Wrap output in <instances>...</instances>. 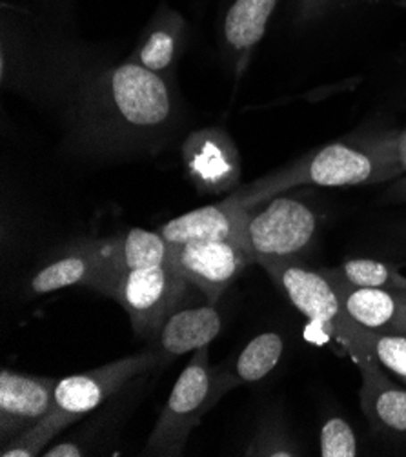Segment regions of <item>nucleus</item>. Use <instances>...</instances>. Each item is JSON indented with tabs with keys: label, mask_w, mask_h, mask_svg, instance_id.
<instances>
[{
	"label": "nucleus",
	"mask_w": 406,
	"mask_h": 457,
	"mask_svg": "<svg viewBox=\"0 0 406 457\" xmlns=\"http://www.w3.org/2000/svg\"><path fill=\"white\" fill-rule=\"evenodd\" d=\"M402 168L395 145L379 146H353L348 143H334L315 154L308 162L283 177H274L253 192L236 195L244 206H255L259 201L272 197L276 192L295 185H318V187H357L369 182L388 179Z\"/></svg>",
	"instance_id": "1"
},
{
	"label": "nucleus",
	"mask_w": 406,
	"mask_h": 457,
	"mask_svg": "<svg viewBox=\"0 0 406 457\" xmlns=\"http://www.w3.org/2000/svg\"><path fill=\"white\" fill-rule=\"evenodd\" d=\"M208 352V346L195 350L186 369L177 378L146 441V455L175 457L183 453L194 428L215 406L213 367Z\"/></svg>",
	"instance_id": "2"
},
{
	"label": "nucleus",
	"mask_w": 406,
	"mask_h": 457,
	"mask_svg": "<svg viewBox=\"0 0 406 457\" xmlns=\"http://www.w3.org/2000/svg\"><path fill=\"white\" fill-rule=\"evenodd\" d=\"M188 285L170 264H157L119 273L94 290L124 308L135 336L155 339L162 323L186 297Z\"/></svg>",
	"instance_id": "3"
},
{
	"label": "nucleus",
	"mask_w": 406,
	"mask_h": 457,
	"mask_svg": "<svg viewBox=\"0 0 406 457\" xmlns=\"http://www.w3.org/2000/svg\"><path fill=\"white\" fill-rule=\"evenodd\" d=\"M318 215L292 197H276L252 213L244 224V245L253 264L294 261L313 243Z\"/></svg>",
	"instance_id": "4"
},
{
	"label": "nucleus",
	"mask_w": 406,
	"mask_h": 457,
	"mask_svg": "<svg viewBox=\"0 0 406 457\" xmlns=\"http://www.w3.org/2000/svg\"><path fill=\"white\" fill-rule=\"evenodd\" d=\"M286 299L310 319L306 332L313 343H327L336 336L337 327L346 317L336 287L323 271H311L294 261H269L261 264Z\"/></svg>",
	"instance_id": "5"
},
{
	"label": "nucleus",
	"mask_w": 406,
	"mask_h": 457,
	"mask_svg": "<svg viewBox=\"0 0 406 457\" xmlns=\"http://www.w3.org/2000/svg\"><path fill=\"white\" fill-rule=\"evenodd\" d=\"M253 264L248 250L232 241H204L171 246L170 266L197 290L208 303L217 304L241 273Z\"/></svg>",
	"instance_id": "6"
},
{
	"label": "nucleus",
	"mask_w": 406,
	"mask_h": 457,
	"mask_svg": "<svg viewBox=\"0 0 406 457\" xmlns=\"http://www.w3.org/2000/svg\"><path fill=\"white\" fill-rule=\"evenodd\" d=\"M157 367H161L159 355L155 350H146L108 362L95 370L62 378L55 388V408L80 420L113 397L131 379L145 376Z\"/></svg>",
	"instance_id": "7"
},
{
	"label": "nucleus",
	"mask_w": 406,
	"mask_h": 457,
	"mask_svg": "<svg viewBox=\"0 0 406 457\" xmlns=\"http://www.w3.org/2000/svg\"><path fill=\"white\" fill-rule=\"evenodd\" d=\"M59 379L3 369L0 372V445H6L55 408Z\"/></svg>",
	"instance_id": "8"
},
{
	"label": "nucleus",
	"mask_w": 406,
	"mask_h": 457,
	"mask_svg": "<svg viewBox=\"0 0 406 457\" xmlns=\"http://www.w3.org/2000/svg\"><path fill=\"white\" fill-rule=\"evenodd\" d=\"M112 97L120 117L133 126H157L170 117L164 80L152 70L128 62L112 73Z\"/></svg>",
	"instance_id": "9"
},
{
	"label": "nucleus",
	"mask_w": 406,
	"mask_h": 457,
	"mask_svg": "<svg viewBox=\"0 0 406 457\" xmlns=\"http://www.w3.org/2000/svg\"><path fill=\"white\" fill-rule=\"evenodd\" d=\"M363 378L360 385V408L374 430L392 437L406 439V388L390 381L381 364L363 348L348 352Z\"/></svg>",
	"instance_id": "10"
},
{
	"label": "nucleus",
	"mask_w": 406,
	"mask_h": 457,
	"mask_svg": "<svg viewBox=\"0 0 406 457\" xmlns=\"http://www.w3.org/2000/svg\"><path fill=\"white\" fill-rule=\"evenodd\" d=\"M250 208H244L236 197L178 215L159 228V234L171 246L204 241H232L244 245V224Z\"/></svg>",
	"instance_id": "11"
},
{
	"label": "nucleus",
	"mask_w": 406,
	"mask_h": 457,
	"mask_svg": "<svg viewBox=\"0 0 406 457\" xmlns=\"http://www.w3.org/2000/svg\"><path fill=\"white\" fill-rule=\"evenodd\" d=\"M325 276L336 287L344 313L355 325L377 334H406V294L353 287L328 273Z\"/></svg>",
	"instance_id": "12"
},
{
	"label": "nucleus",
	"mask_w": 406,
	"mask_h": 457,
	"mask_svg": "<svg viewBox=\"0 0 406 457\" xmlns=\"http://www.w3.org/2000/svg\"><path fill=\"white\" fill-rule=\"evenodd\" d=\"M222 319L215 304L175 310L155 336V353L161 367L186 352L208 346L220 332Z\"/></svg>",
	"instance_id": "13"
},
{
	"label": "nucleus",
	"mask_w": 406,
	"mask_h": 457,
	"mask_svg": "<svg viewBox=\"0 0 406 457\" xmlns=\"http://www.w3.org/2000/svg\"><path fill=\"white\" fill-rule=\"evenodd\" d=\"M103 273L99 239H80L50 262L44 264L29 281L31 295H46L70 287L94 288Z\"/></svg>",
	"instance_id": "14"
},
{
	"label": "nucleus",
	"mask_w": 406,
	"mask_h": 457,
	"mask_svg": "<svg viewBox=\"0 0 406 457\" xmlns=\"http://www.w3.org/2000/svg\"><path fill=\"white\" fill-rule=\"evenodd\" d=\"M99 248L103 259V273L95 281L94 288L101 281L115 278L119 273L129 270L170 264L171 255V245L166 243L159 232H148L141 230V228H131L122 236L99 239Z\"/></svg>",
	"instance_id": "15"
},
{
	"label": "nucleus",
	"mask_w": 406,
	"mask_h": 457,
	"mask_svg": "<svg viewBox=\"0 0 406 457\" xmlns=\"http://www.w3.org/2000/svg\"><path fill=\"white\" fill-rule=\"evenodd\" d=\"M285 352V341L276 332H264L253 337L230 364L213 369L215 404L230 390L241 385L262 381L279 364Z\"/></svg>",
	"instance_id": "16"
},
{
	"label": "nucleus",
	"mask_w": 406,
	"mask_h": 457,
	"mask_svg": "<svg viewBox=\"0 0 406 457\" xmlns=\"http://www.w3.org/2000/svg\"><path fill=\"white\" fill-rule=\"evenodd\" d=\"M188 148L190 171L201 187L217 192L236 180L237 164L234 161V152L217 135H199L192 139Z\"/></svg>",
	"instance_id": "17"
},
{
	"label": "nucleus",
	"mask_w": 406,
	"mask_h": 457,
	"mask_svg": "<svg viewBox=\"0 0 406 457\" xmlns=\"http://www.w3.org/2000/svg\"><path fill=\"white\" fill-rule=\"evenodd\" d=\"M336 337L346 350L363 348L376 357L383 369L395 374L406 383V334H377L355 325L346 315L337 327Z\"/></svg>",
	"instance_id": "18"
},
{
	"label": "nucleus",
	"mask_w": 406,
	"mask_h": 457,
	"mask_svg": "<svg viewBox=\"0 0 406 457\" xmlns=\"http://www.w3.org/2000/svg\"><path fill=\"white\" fill-rule=\"evenodd\" d=\"M276 3L278 0H237L224 24L227 38L234 48L246 50L262 38Z\"/></svg>",
	"instance_id": "19"
},
{
	"label": "nucleus",
	"mask_w": 406,
	"mask_h": 457,
	"mask_svg": "<svg viewBox=\"0 0 406 457\" xmlns=\"http://www.w3.org/2000/svg\"><path fill=\"white\" fill-rule=\"evenodd\" d=\"M79 418L64 412V410L54 408L52 412L42 418L38 423L8 441L0 445V457H35L42 455L50 443L70 425L77 423Z\"/></svg>",
	"instance_id": "20"
},
{
	"label": "nucleus",
	"mask_w": 406,
	"mask_h": 457,
	"mask_svg": "<svg viewBox=\"0 0 406 457\" xmlns=\"http://www.w3.org/2000/svg\"><path fill=\"white\" fill-rule=\"evenodd\" d=\"M328 276L353 287L385 288L406 294V279L386 262L376 259H348L336 270H325Z\"/></svg>",
	"instance_id": "21"
},
{
	"label": "nucleus",
	"mask_w": 406,
	"mask_h": 457,
	"mask_svg": "<svg viewBox=\"0 0 406 457\" xmlns=\"http://www.w3.org/2000/svg\"><path fill=\"white\" fill-rule=\"evenodd\" d=\"M359 453L357 437L350 423L343 418H330L321 430L319 455L323 457H355Z\"/></svg>",
	"instance_id": "22"
},
{
	"label": "nucleus",
	"mask_w": 406,
	"mask_h": 457,
	"mask_svg": "<svg viewBox=\"0 0 406 457\" xmlns=\"http://www.w3.org/2000/svg\"><path fill=\"white\" fill-rule=\"evenodd\" d=\"M173 55H175L173 37L166 31H155L143 46L139 59H141V66L159 73L171 64Z\"/></svg>",
	"instance_id": "23"
},
{
	"label": "nucleus",
	"mask_w": 406,
	"mask_h": 457,
	"mask_svg": "<svg viewBox=\"0 0 406 457\" xmlns=\"http://www.w3.org/2000/svg\"><path fill=\"white\" fill-rule=\"evenodd\" d=\"M244 455H297L290 441L274 425H264L244 450Z\"/></svg>",
	"instance_id": "24"
},
{
	"label": "nucleus",
	"mask_w": 406,
	"mask_h": 457,
	"mask_svg": "<svg viewBox=\"0 0 406 457\" xmlns=\"http://www.w3.org/2000/svg\"><path fill=\"white\" fill-rule=\"evenodd\" d=\"M397 154H399V161H401L402 168L406 170V129L399 135V139H397Z\"/></svg>",
	"instance_id": "25"
},
{
	"label": "nucleus",
	"mask_w": 406,
	"mask_h": 457,
	"mask_svg": "<svg viewBox=\"0 0 406 457\" xmlns=\"http://www.w3.org/2000/svg\"><path fill=\"white\" fill-rule=\"evenodd\" d=\"M401 188H402V195H406V185H402Z\"/></svg>",
	"instance_id": "26"
}]
</instances>
